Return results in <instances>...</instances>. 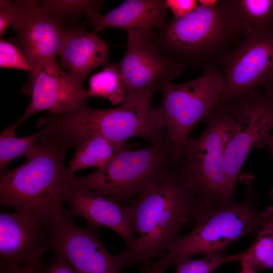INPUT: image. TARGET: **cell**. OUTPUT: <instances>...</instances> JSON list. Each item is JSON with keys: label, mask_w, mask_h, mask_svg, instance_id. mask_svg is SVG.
<instances>
[{"label": "cell", "mask_w": 273, "mask_h": 273, "mask_svg": "<svg viewBox=\"0 0 273 273\" xmlns=\"http://www.w3.org/2000/svg\"><path fill=\"white\" fill-rule=\"evenodd\" d=\"M68 151L49 135L21 165L1 169V205L28 212L47 225L65 209L64 195L72 178L65 164Z\"/></svg>", "instance_id": "3957f363"}, {"label": "cell", "mask_w": 273, "mask_h": 273, "mask_svg": "<svg viewBox=\"0 0 273 273\" xmlns=\"http://www.w3.org/2000/svg\"><path fill=\"white\" fill-rule=\"evenodd\" d=\"M16 129L12 125L2 132L0 135V170L13 159L22 156L26 157L35 151L40 141L50 135V129L48 126L33 134L17 138Z\"/></svg>", "instance_id": "44dd1931"}, {"label": "cell", "mask_w": 273, "mask_h": 273, "mask_svg": "<svg viewBox=\"0 0 273 273\" xmlns=\"http://www.w3.org/2000/svg\"><path fill=\"white\" fill-rule=\"evenodd\" d=\"M154 94L131 95L111 109H94L86 104L66 113L52 114L48 122L54 136L69 149L95 135L117 143H126L134 137L150 144L159 143L167 138L151 106Z\"/></svg>", "instance_id": "5b68a950"}, {"label": "cell", "mask_w": 273, "mask_h": 273, "mask_svg": "<svg viewBox=\"0 0 273 273\" xmlns=\"http://www.w3.org/2000/svg\"><path fill=\"white\" fill-rule=\"evenodd\" d=\"M64 210L54 214L47 225L54 254L65 257L78 273H120L125 269L119 254L106 249L98 236L99 228L77 225Z\"/></svg>", "instance_id": "30bf717a"}, {"label": "cell", "mask_w": 273, "mask_h": 273, "mask_svg": "<svg viewBox=\"0 0 273 273\" xmlns=\"http://www.w3.org/2000/svg\"><path fill=\"white\" fill-rule=\"evenodd\" d=\"M152 34L136 31L127 32L126 52L116 63L123 80L126 98L145 92L155 93L184 72L183 66L156 50L151 41Z\"/></svg>", "instance_id": "7c38bea8"}, {"label": "cell", "mask_w": 273, "mask_h": 273, "mask_svg": "<svg viewBox=\"0 0 273 273\" xmlns=\"http://www.w3.org/2000/svg\"><path fill=\"white\" fill-rule=\"evenodd\" d=\"M244 178L247 192L243 201L209 211L189 233L176 238L165 255L153 265L165 271L177 258L217 254L233 241L249 234L257 235L273 212V206L258 212L255 205L257 196L254 177L248 175Z\"/></svg>", "instance_id": "8992f818"}, {"label": "cell", "mask_w": 273, "mask_h": 273, "mask_svg": "<svg viewBox=\"0 0 273 273\" xmlns=\"http://www.w3.org/2000/svg\"><path fill=\"white\" fill-rule=\"evenodd\" d=\"M266 146L270 151L273 158V135L270 132L264 135L255 145L257 148H261ZM270 197L273 199V187L269 191Z\"/></svg>", "instance_id": "4dcf8cb0"}, {"label": "cell", "mask_w": 273, "mask_h": 273, "mask_svg": "<svg viewBox=\"0 0 273 273\" xmlns=\"http://www.w3.org/2000/svg\"><path fill=\"white\" fill-rule=\"evenodd\" d=\"M64 201L69 205V209L64 210L69 217H81L89 225L99 229L108 227L124 240L127 249L132 246L136 235L132 229L129 203H120L101 193L78 186H69Z\"/></svg>", "instance_id": "2e32d148"}, {"label": "cell", "mask_w": 273, "mask_h": 273, "mask_svg": "<svg viewBox=\"0 0 273 273\" xmlns=\"http://www.w3.org/2000/svg\"><path fill=\"white\" fill-rule=\"evenodd\" d=\"M173 153L168 139L139 150L127 147L105 166L83 176L72 177L69 186L87 188L127 204L169 174Z\"/></svg>", "instance_id": "52a82bcc"}, {"label": "cell", "mask_w": 273, "mask_h": 273, "mask_svg": "<svg viewBox=\"0 0 273 273\" xmlns=\"http://www.w3.org/2000/svg\"><path fill=\"white\" fill-rule=\"evenodd\" d=\"M165 5L176 18L185 16L199 6L196 0H165Z\"/></svg>", "instance_id": "f1b7e54d"}, {"label": "cell", "mask_w": 273, "mask_h": 273, "mask_svg": "<svg viewBox=\"0 0 273 273\" xmlns=\"http://www.w3.org/2000/svg\"><path fill=\"white\" fill-rule=\"evenodd\" d=\"M163 271L155 267L151 266L148 273H163Z\"/></svg>", "instance_id": "836d02e7"}, {"label": "cell", "mask_w": 273, "mask_h": 273, "mask_svg": "<svg viewBox=\"0 0 273 273\" xmlns=\"http://www.w3.org/2000/svg\"><path fill=\"white\" fill-rule=\"evenodd\" d=\"M34 267L27 265L14 266L3 261L0 263V272L2 273H33Z\"/></svg>", "instance_id": "f546056e"}, {"label": "cell", "mask_w": 273, "mask_h": 273, "mask_svg": "<svg viewBox=\"0 0 273 273\" xmlns=\"http://www.w3.org/2000/svg\"><path fill=\"white\" fill-rule=\"evenodd\" d=\"M229 11L226 0L211 7L198 6L181 18H172L151 41L161 55L184 69L220 67L234 48L245 39Z\"/></svg>", "instance_id": "7a4b0ae2"}, {"label": "cell", "mask_w": 273, "mask_h": 273, "mask_svg": "<svg viewBox=\"0 0 273 273\" xmlns=\"http://www.w3.org/2000/svg\"><path fill=\"white\" fill-rule=\"evenodd\" d=\"M241 262V269L239 273H256L246 261H242Z\"/></svg>", "instance_id": "1f68e13d"}, {"label": "cell", "mask_w": 273, "mask_h": 273, "mask_svg": "<svg viewBox=\"0 0 273 273\" xmlns=\"http://www.w3.org/2000/svg\"><path fill=\"white\" fill-rule=\"evenodd\" d=\"M89 85V97H102L113 105L121 104L126 98L123 80L116 63L109 64L91 76Z\"/></svg>", "instance_id": "7402d4cb"}, {"label": "cell", "mask_w": 273, "mask_h": 273, "mask_svg": "<svg viewBox=\"0 0 273 273\" xmlns=\"http://www.w3.org/2000/svg\"><path fill=\"white\" fill-rule=\"evenodd\" d=\"M129 204L133 231L138 236L132 246L119 255L125 268L139 265L146 273L153 259L165 255L187 223L198 221L210 210L172 169L156 187Z\"/></svg>", "instance_id": "6da1fadb"}, {"label": "cell", "mask_w": 273, "mask_h": 273, "mask_svg": "<svg viewBox=\"0 0 273 273\" xmlns=\"http://www.w3.org/2000/svg\"><path fill=\"white\" fill-rule=\"evenodd\" d=\"M127 147L126 143L112 142L100 136L88 137L76 147L75 154L68 167L69 174L72 177L81 169L103 167Z\"/></svg>", "instance_id": "ffe728a7"}, {"label": "cell", "mask_w": 273, "mask_h": 273, "mask_svg": "<svg viewBox=\"0 0 273 273\" xmlns=\"http://www.w3.org/2000/svg\"><path fill=\"white\" fill-rule=\"evenodd\" d=\"M252 244L240 253L241 260L255 271L273 268V212Z\"/></svg>", "instance_id": "603a6c76"}, {"label": "cell", "mask_w": 273, "mask_h": 273, "mask_svg": "<svg viewBox=\"0 0 273 273\" xmlns=\"http://www.w3.org/2000/svg\"><path fill=\"white\" fill-rule=\"evenodd\" d=\"M220 69L226 86L223 99L258 89L273 93V31L244 39Z\"/></svg>", "instance_id": "8fae6325"}, {"label": "cell", "mask_w": 273, "mask_h": 273, "mask_svg": "<svg viewBox=\"0 0 273 273\" xmlns=\"http://www.w3.org/2000/svg\"><path fill=\"white\" fill-rule=\"evenodd\" d=\"M0 66L25 71L30 70L26 58L18 47L12 42L2 38L0 40Z\"/></svg>", "instance_id": "484cf974"}, {"label": "cell", "mask_w": 273, "mask_h": 273, "mask_svg": "<svg viewBox=\"0 0 273 273\" xmlns=\"http://www.w3.org/2000/svg\"><path fill=\"white\" fill-rule=\"evenodd\" d=\"M165 0H126L105 14L89 11L85 15L90 25L98 33L116 28L127 32L152 34L162 29L168 22Z\"/></svg>", "instance_id": "e0dca14e"}, {"label": "cell", "mask_w": 273, "mask_h": 273, "mask_svg": "<svg viewBox=\"0 0 273 273\" xmlns=\"http://www.w3.org/2000/svg\"><path fill=\"white\" fill-rule=\"evenodd\" d=\"M18 6L16 1H0V37L14 24L17 16Z\"/></svg>", "instance_id": "4316f807"}, {"label": "cell", "mask_w": 273, "mask_h": 273, "mask_svg": "<svg viewBox=\"0 0 273 273\" xmlns=\"http://www.w3.org/2000/svg\"><path fill=\"white\" fill-rule=\"evenodd\" d=\"M236 121L225 150V170L234 192L238 175L253 146L273 129V93L258 89L222 99Z\"/></svg>", "instance_id": "9c48e42d"}, {"label": "cell", "mask_w": 273, "mask_h": 273, "mask_svg": "<svg viewBox=\"0 0 273 273\" xmlns=\"http://www.w3.org/2000/svg\"><path fill=\"white\" fill-rule=\"evenodd\" d=\"M103 3L95 0L39 1L41 8L60 22L66 18H76L89 11L99 13Z\"/></svg>", "instance_id": "cb8c5ba5"}, {"label": "cell", "mask_w": 273, "mask_h": 273, "mask_svg": "<svg viewBox=\"0 0 273 273\" xmlns=\"http://www.w3.org/2000/svg\"><path fill=\"white\" fill-rule=\"evenodd\" d=\"M50 249L47 225L24 211L0 213V256L14 266L34 268L43 264L42 255Z\"/></svg>", "instance_id": "5bb4252c"}, {"label": "cell", "mask_w": 273, "mask_h": 273, "mask_svg": "<svg viewBox=\"0 0 273 273\" xmlns=\"http://www.w3.org/2000/svg\"><path fill=\"white\" fill-rule=\"evenodd\" d=\"M33 273H78L63 256L54 254L45 265L34 268Z\"/></svg>", "instance_id": "83f0119b"}, {"label": "cell", "mask_w": 273, "mask_h": 273, "mask_svg": "<svg viewBox=\"0 0 273 273\" xmlns=\"http://www.w3.org/2000/svg\"><path fill=\"white\" fill-rule=\"evenodd\" d=\"M199 136L190 138L173 153L171 167L188 189L210 210L234 201L225 170V150L236 121L221 100Z\"/></svg>", "instance_id": "277c9868"}, {"label": "cell", "mask_w": 273, "mask_h": 273, "mask_svg": "<svg viewBox=\"0 0 273 273\" xmlns=\"http://www.w3.org/2000/svg\"><path fill=\"white\" fill-rule=\"evenodd\" d=\"M109 47L94 31L88 32L79 28L65 30L58 55L59 65L76 83L83 86L94 69L109 64Z\"/></svg>", "instance_id": "ac0fdd59"}, {"label": "cell", "mask_w": 273, "mask_h": 273, "mask_svg": "<svg viewBox=\"0 0 273 273\" xmlns=\"http://www.w3.org/2000/svg\"><path fill=\"white\" fill-rule=\"evenodd\" d=\"M16 19L12 25L17 35L12 39L26 58L32 73L56 62L64 30L61 22L46 12L39 1H16Z\"/></svg>", "instance_id": "4fadbf2b"}, {"label": "cell", "mask_w": 273, "mask_h": 273, "mask_svg": "<svg viewBox=\"0 0 273 273\" xmlns=\"http://www.w3.org/2000/svg\"><path fill=\"white\" fill-rule=\"evenodd\" d=\"M240 253L230 255L221 252L196 259L192 256L177 258L171 264L175 273H214L221 265L233 261H240Z\"/></svg>", "instance_id": "d4e9b609"}, {"label": "cell", "mask_w": 273, "mask_h": 273, "mask_svg": "<svg viewBox=\"0 0 273 273\" xmlns=\"http://www.w3.org/2000/svg\"><path fill=\"white\" fill-rule=\"evenodd\" d=\"M56 61L30 74L31 99L15 128L33 115L43 110L60 114L87 104L88 92L76 83Z\"/></svg>", "instance_id": "9a60e30c"}, {"label": "cell", "mask_w": 273, "mask_h": 273, "mask_svg": "<svg viewBox=\"0 0 273 273\" xmlns=\"http://www.w3.org/2000/svg\"><path fill=\"white\" fill-rule=\"evenodd\" d=\"M245 38L273 31V0H226Z\"/></svg>", "instance_id": "d6986e66"}, {"label": "cell", "mask_w": 273, "mask_h": 273, "mask_svg": "<svg viewBox=\"0 0 273 273\" xmlns=\"http://www.w3.org/2000/svg\"><path fill=\"white\" fill-rule=\"evenodd\" d=\"M220 70L216 66L209 67L193 80L170 81L161 87V102L154 112L173 153L184 145L197 123L207 120L224 95L226 86Z\"/></svg>", "instance_id": "ba28073f"}, {"label": "cell", "mask_w": 273, "mask_h": 273, "mask_svg": "<svg viewBox=\"0 0 273 273\" xmlns=\"http://www.w3.org/2000/svg\"><path fill=\"white\" fill-rule=\"evenodd\" d=\"M0 273H2V272H0Z\"/></svg>", "instance_id": "e575fe53"}, {"label": "cell", "mask_w": 273, "mask_h": 273, "mask_svg": "<svg viewBox=\"0 0 273 273\" xmlns=\"http://www.w3.org/2000/svg\"><path fill=\"white\" fill-rule=\"evenodd\" d=\"M218 2V0H198L199 6L206 7L214 6Z\"/></svg>", "instance_id": "d6a6232c"}]
</instances>
